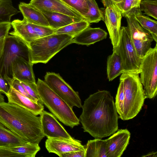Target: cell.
<instances>
[{
	"instance_id": "cell-30",
	"label": "cell",
	"mask_w": 157,
	"mask_h": 157,
	"mask_svg": "<svg viewBox=\"0 0 157 157\" xmlns=\"http://www.w3.org/2000/svg\"><path fill=\"white\" fill-rule=\"evenodd\" d=\"M140 9L145 14L157 19V0H142L140 3Z\"/></svg>"
},
{
	"instance_id": "cell-9",
	"label": "cell",
	"mask_w": 157,
	"mask_h": 157,
	"mask_svg": "<svg viewBox=\"0 0 157 157\" xmlns=\"http://www.w3.org/2000/svg\"><path fill=\"white\" fill-rule=\"evenodd\" d=\"M135 8L122 15L126 19L127 27L137 54L142 58L151 48L154 40L151 34L142 27L135 18Z\"/></svg>"
},
{
	"instance_id": "cell-19",
	"label": "cell",
	"mask_w": 157,
	"mask_h": 157,
	"mask_svg": "<svg viewBox=\"0 0 157 157\" xmlns=\"http://www.w3.org/2000/svg\"><path fill=\"white\" fill-rule=\"evenodd\" d=\"M107 33L100 28L89 26L74 37L72 43L88 46L106 38Z\"/></svg>"
},
{
	"instance_id": "cell-16",
	"label": "cell",
	"mask_w": 157,
	"mask_h": 157,
	"mask_svg": "<svg viewBox=\"0 0 157 157\" xmlns=\"http://www.w3.org/2000/svg\"><path fill=\"white\" fill-rule=\"evenodd\" d=\"M45 146L49 153H54L59 156L63 153L85 149V146L80 141L76 142L59 139L48 138Z\"/></svg>"
},
{
	"instance_id": "cell-40",
	"label": "cell",
	"mask_w": 157,
	"mask_h": 157,
	"mask_svg": "<svg viewBox=\"0 0 157 157\" xmlns=\"http://www.w3.org/2000/svg\"><path fill=\"white\" fill-rule=\"evenodd\" d=\"M135 8H140V3L142 0H129Z\"/></svg>"
},
{
	"instance_id": "cell-12",
	"label": "cell",
	"mask_w": 157,
	"mask_h": 157,
	"mask_svg": "<svg viewBox=\"0 0 157 157\" xmlns=\"http://www.w3.org/2000/svg\"><path fill=\"white\" fill-rule=\"evenodd\" d=\"M104 7V21L113 48L118 45L121 35L122 13L112 0H101Z\"/></svg>"
},
{
	"instance_id": "cell-1",
	"label": "cell",
	"mask_w": 157,
	"mask_h": 157,
	"mask_svg": "<svg viewBox=\"0 0 157 157\" xmlns=\"http://www.w3.org/2000/svg\"><path fill=\"white\" fill-rule=\"evenodd\" d=\"M79 120L84 132L94 138L109 136L118 129L119 116L113 97L106 90H98L85 99Z\"/></svg>"
},
{
	"instance_id": "cell-18",
	"label": "cell",
	"mask_w": 157,
	"mask_h": 157,
	"mask_svg": "<svg viewBox=\"0 0 157 157\" xmlns=\"http://www.w3.org/2000/svg\"><path fill=\"white\" fill-rule=\"evenodd\" d=\"M33 65L30 61L23 57H18L12 64V77L20 81L36 82Z\"/></svg>"
},
{
	"instance_id": "cell-10",
	"label": "cell",
	"mask_w": 157,
	"mask_h": 157,
	"mask_svg": "<svg viewBox=\"0 0 157 157\" xmlns=\"http://www.w3.org/2000/svg\"><path fill=\"white\" fill-rule=\"evenodd\" d=\"M13 31L10 35L16 36L29 47L30 43L35 40L54 33L55 29L49 27L35 24L24 19H16L11 22Z\"/></svg>"
},
{
	"instance_id": "cell-13",
	"label": "cell",
	"mask_w": 157,
	"mask_h": 157,
	"mask_svg": "<svg viewBox=\"0 0 157 157\" xmlns=\"http://www.w3.org/2000/svg\"><path fill=\"white\" fill-rule=\"evenodd\" d=\"M40 115L43 133L47 138L79 141L71 137L52 113L44 110Z\"/></svg>"
},
{
	"instance_id": "cell-23",
	"label": "cell",
	"mask_w": 157,
	"mask_h": 157,
	"mask_svg": "<svg viewBox=\"0 0 157 157\" xmlns=\"http://www.w3.org/2000/svg\"><path fill=\"white\" fill-rule=\"evenodd\" d=\"M85 147V157H107L105 140L95 138L89 140Z\"/></svg>"
},
{
	"instance_id": "cell-41",
	"label": "cell",
	"mask_w": 157,
	"mask_h": 157,
	"mask_svg": "<svg viewBox=\"0 0 157 157\" xmlns=\"http://www.w3.org/2000/svg\"><path fill=\"white\" fill-rule=\"evenodd\" d=\"M144 157H157V152H152L146 155L143 156Z\"/></svg>"
},
{
	"instance_id": "cell-27",
	"label": "cell",
	"mask_w": 157,
	"mask_h": 157,
	"mask_svg": "<svg viewBox=\"0 0 157 157\" xmlns=\"http://www.w3.org/2000/svg\"><path fill=\"white\" fill-rule=\"evenodd\" d=\"M88 10L84 19L90 23H97L104 21L103 12L100 9L95 0H86Z\"/></svg>"
},
{
	"instance_id": "cell-4",
	"label": "cell",
	"mask_w": 157,
	"mask_h": 157,
	"mask_svg": "<svg viewBox=\"0 0 157 157\" xmlns=\"http://www.w3.org/2000/svg\"><path fill=\"white\" fill-rule=\"evenodd\" d=\"M73 38L66 34L54 33L33 41L29 45L31 62L33 65L47 63L62 49L72 43Z\"/></svg>"
},
{
	"instance_id": "cell-25",
	"label": "cell",
	"mask_w": 157,
	"mask_h": 157,
	"mask_svg": "<svg viewBox=\"0 0 157 157\" xmlns=\"http://www.w3.org/2000/svg\"><path fill=\"white\" fill-rule=\"evenodd\" d=\"M122 71L121 58L117 53L113 52L107 58V75L109 81H113L122 74Z\"/></svg>"
},
{
	"instance_id": "cell-36",
	"label": "cell",
	"mask_w": 157,
	"mask_h": 157,
	"mask_svg": "<svg viewBox=\"0 0 157 157\" xmlns=\"http://www.w3.org/2000/svg\"><path fill=\"white\" fill-rule=\"evenodd\" d=\"M0 157H21L12 151L9 147H0Z\"/></svg>"
},
{
	"instance_id": "cell-37",
	"label": "cell",
	"mask_w": 157,
	"mask_h": 157,
	"mask_svg": "<svg viewBox=\"0 0 157 157\" xmlns=\"http://www.w3.org/2000/svg\"><path fill=\"white\" fill-rule=\"evenodd\" d=\"M9 86L7 82L4 79L0 71V93L5 95L7 94L9 89Z\"/></svg>"
},
{
	"instance_id": "cell-24",
	"label": "cell",
	"mask_w": 157,
	"mask_h": 157,
	"mask_svg": "<svg viewBox=\"0 0 157 157\" xmlns=\"http://www.w3.org/2000/svg\"><path fill=\"white\" fill-rule=\"evenodd\" d=\"M140 8L134 9V17L140 24L151 35L153 40L157 42V22L143 14Z\"/></svg>"
},
{
	"instance_id": "cell-34",
	"label": "cell",
	"mask_w": 157,
	"mask_h": 157,
	"mask_svg": "<svg viewBox=\"0 0 157 157\" xmlns=\"http://www.w3.org/2000/svg\"><path fill=\"white\" fill-rule=\"evenodd\" d=\"M122 14L129 12L135 8L129 0H122L115 4Z\"/></svg>"
},
{
	"instance_id": "cell-33",
	"label": "cell",
	"mask_w": 157,
	"mask_h": 157,
	"mask_svg": "<svg viewBox=\"0 0 157 157\" xmlns=\"http://www.w3.org/2000/svg\"><path fill=\"white\" fill-rule=\"evenodd\" d=\"M3 77L7 82L9 86L12 87L20 93L29 98L33 101L38 103L36 100L29 94L18 79L10 77L6 75H4Z\"/></svg>"
},
{
	"instance_id": "cell-35",
	"label": "cell",
	"mask_w": 157,
	"mask_h": 157,
	"mask_svg": "<svg viewBox=\"0 0 157 157\" xmlns=\"http://www.w3.org/2000/svg\"><path fill=\"white\" fill-rule=\"evenodd\" d=\"M11 27V22L0 23V39L3 37H6L8 35Z\"/></svg>"
},
{
	"instance_id": "cell-28",
	"label": "cell",
	"mask_w": 157,
	"mask_h": 157,
	"mask_svg": "<svg viewBox=\"0 0 157 157\" xmlns=\"http://www.w3.org/2000/svg\"><path fill=\"white\" fill-rule=\"evenodd\" d=\"M19 12L11 0H0V23L10 22L11 17Z\"/></svg>"
},
{
	"instance_id": "cell-22",
	"label": "cell",
	"mask_w": 157,
	"mask_h": 157,
	"mask_svg": "<svg viewBox=\"0 0 157 157\" xmlns=\"http://www.w3.org/2000/svg\"><path fill=\"white\" fill-rule=\"evenodd\" d=\"M28 143L0 122V147L21 146Z\"/></svg>"
},
{
	"instance_id": "cell-15",
	"label": "cell",
	"mask_w": 157,
	"mask_h": 157,
	"mask_svg": "<svg viewBox=\"0 0 157 157\" xmlns=\"http://www.w3.org/2000/svg\"><path fill=\"white\" fill-rule=\"evenodd\" d=\"M29 3L41 12L59 13L73 17L84 19L77 12L62 0H31Z\"/></svg>"
},
{
	"instance_id": "cell-14",
	"label": "cell",
	"mask_w": 157,
	"mask_h": 157,
	"mask_svg": "<svg viewBox=\"0 0 157 157\" xmlns=\"http://www.w3.org/2000/svg\"><path fill=\"white\" fill-rule=\"evenodd\" d=\"M106 139L107 157H120L128 145L131 134L127 129L119 130Z\"/></svg>"
},
{
	"instance_id": "cell-8",
	"label": "cell",
	"mask_w": 157,
	"mask_h": 157,
	"mask_svg": "<svg viewBox=\"0 0 157 157\" xmlns=\"http://www.w3.org/2000/svg\"><path fill=\"white\" fill-rule=\"evenodd\" d=\"M20 56L30 61L29 47L17 37L8 35L6 37L3 53L0 60V71L3 76L6 75L12 78V64Z\"/></svg>"
},
{
	"instance_id": "cell-17",
	"label": "cell",
	"mask_w": 157,
	"mask_h": 157,
	"mask_svg": "<svg viewBox=\"0 0 157 157\" xmlns=\"http://www.w3.org/2000/svg\"><path fill=\"white\" fill-rule=\"evenodd\" d=\"M6 95L8 102L23 107L36 116L40 115L44 110L43 104L33 101L11 86H9V92Z\"/></svg>"
},
{
	"instance_id": "cell-29",
	"label": "cell",
	"mask_w": 157,
	"mask_h": 157,
	"mask_svg": "<svg viewBox=\"0 0 157 157\" xmlns=\"http://www.w3.org/2000/svg\"><path fill=\"white\" fill-rule=\"evenodd\" d=\"M9 147L12 151L20 155L21 157H35L40 149L39 144L30 143Z\"/></svg>"
},
{
	"instance_id": "cell-31",
	"label": "cell",
	"mask_w": 157,
	"mask_h": 157,
	"mask_svg": "<svg viewBox=\"0 0 157 157\" xmlns=\"http://www.w3.org/2000/svg\"><path fill=\"white\" fill-rule=\"evenodd\" d=\"M62 0L66 4L77 12L84 19V16L88 10L86 0Z\"/></svg>"
},
{
	"instance_id": "cell-42",
	"label": "cell",
	"mask_w": 157,
	"mask_h": 157,
	"mask_svg": "<svg viewBox=\"0 0 157 157\" xmlns=\"http://www.w3.org/2000/svg\"><path fill=\"white\" fill-rule=\"evenodd\" d=\"M115 3H117L119 2L122 0H112Z\"/></svg>"
},
{
	"instance_id": "cell-20",
	"label": "cell",
	"mask_w": 157,
	"mask_h": 157,
	"mask_svg": "<svg viewBox=\"0 0 157 157\" xmlns=\"http://www.w3.org/2000/svg\"><path fill=\"white\" fill-rule=\"evenodd\" d=\"M19 8L24 19L27 21L38 25L49 27V23L42 13L29 3L21 2Z\"/></svg>"
},
{
	"instance_id": "cell-38",
	"label": "cell",
	"mask_w": 157,
	"mask_h": 157,
	"mask_svg": "<svg viewBox=\"0 0 157 157\" xmlns=\"http://www.w3.org/2000/svg\"><path fill=\"white\" fill-rule=\"evenodd\" d=\"M85 150L74 151L64 153L61 154L60 157H85Z\"/></svg>"
},
{
	"instance_id": "cell-26",
	"label": "cell",
	"mask_w": 157,
	"mask_h": 157,
	"mask_svg": "<svg viewBox=\"0 0 157 157\" xmlns=\"http://www.w3.org/2000/svg\"><path fill=\"white\" fill-rule=\"evenodd\" d=\"M90 25V23L85 20L82 19L56 29L54 33L66 34L74 37Z\"/></svg>"
},
{
	"instance_id": "cell-7",
	"label": "cell",
	"mask_w": 157,
	"mask_h": 157,
	"mask_svg": "<svg viewBox=\"0 0 157 157\" xmlns=\"http://www.w3.org/2000/svg\"><path fill=\"white\" fill-rule=\"evenodd\" d=\"M140 79L146 98L152 99L157 93V44L141 59Z\"/></svg>"
},
{
	"instance_id": "cell-21",
	"label": "cell",
	"mask_w": 157,
	"mask_h": 157,
	"mask_svg": "<svg viewBox=\"0 0 157 157\" xmlns=\"http://www.w3.org/2000/svg\"><path fill=\"white\" fill-rule=\"evenodd\" d=\"M41 12L47 20L49 27L56 29L84 19L73 17L59 13L47 11Z\"/></svg>"
},
{
	"instance_id": "cell-39",
	"label": "cell",
	"mask_w": 157,
	"mask_h": 157,
	"mask_svg": "<svg viewBox=\"0 0 157 157\" xmlns=\"http://www.w3.org/2000/svg\"><path fill=\"white\" fill-rule=\"evenodd\" d=\"M6 39V37H3L0 39V60L3 53Z\"/></svg>"
},
{
	"instance_id": "cell-6",
	"label": "cell",
	"mask_w": 157,
	"mask_h": 157,
	"mask_svg": "<svg viewBox=\"0 0 157 157\" xmlns=\"http://www.w3.org/2000/svg\"><path fill=\"white\" fill-rule=\"evenodd\" d=\"M113 51L117 53L121 58L122 73H130L140 74L142 58L137 54L127 26L121 27L119 44L116 47L113 48Z\"/></svg>"
},
{
	"instance_id": "cell-11",
	"label": "cell",
	"mask_w": 157,
	"mask_h": 157,
	"mask_svg": "<svg viewBox=\"0 0 157 157\" xmlns=\"http://www.w3.org/2000/svg\"><path fill=\"white\" fill-rule=\"evenodd\" d=\"M44 81L48 86L72 108L82 107L78 92L75 91L58 73L47 72Z\"/></svg>"
},
{
	"instance_id": "cell-32",
	"label": "cell",
	"mask_w": 157,
	"mask_h": 157,
	"mask_svg": "<svg viewBox=\"0 0 157 157\" xmlns=\"http://www.w3.org/2000/svg\"><path fill=\"white\" fill-rule=\"evenodd\" d=\"M20 82L29 95L36 100L38 103L43 104L39 93L37 85L36 82L25 81Z\"/></svg>"
},
{
	"instance_id": "cell-2",
	"label": "cell",
	"mask_w": 157,
	"mask_h": 157,
	"mask_svg": "<svg viewBox=\"0 0 157 157\" xmlns=\"http://www.w3.org/2000/svg\"><path fill=\"white\" fill-rule=\"evenodd\" d=\"M0 122L31 144H39L45 136L40 117L13 103H0Z\"/></svg>"
},
{
	"instance_id": "cell-3",
	"label": "cell",
	"mask_w": 157,
	"mask_h": 157,
	"mask_svg": "<svg viewBox=\"0 0 157 157\" xmlns=\"http://www.w3.org/2000/svg\"><path fill=\"white\" fill-rule=\"evenodd\" d=\"M121 74L115 103L119 118L128 120L138 114L146 98L139 74Z\"/></svg>"
},
{
	"instance_id": "cell-5",
	"label": "cell",
	"mask_w": 157,
	"mask_h": 157,
	"mask_svg": "<svg viewBox=\"0 0 157 157\" xmlns=\"http://www.w3.org/2000/svg\"><path fill=\"white\" fill-rule=\"evenodd\" d=\"M36 84L43 104L56 118L72 128L79 124V119L72 108L51 90L44 81L38 78Z\"/></svg>"
}]
</instances>
